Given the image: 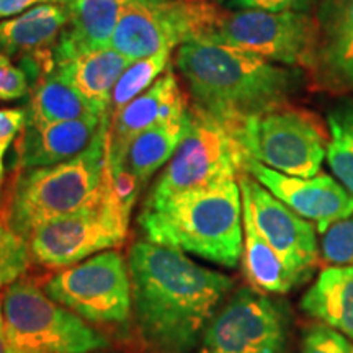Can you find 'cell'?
<instances>
[{
    "label": "cell",
    "instance_id": "obj_1",
    "mask_svg": "<svg viewBox=\"0 0 353 353\" xmlns=\"http://www.w3.org/2000/svg\"><path fill=\"white\" fill-rule=\"evenodd\" d=\"M128 268L136 325L151 353H192L234 286L182 250L149 241L132 244Z\"/></svg>",
    "mask_w": 353,
    "mask_h": 353
},
{
    "label": "cell",
    "instance_id": "obj_2",
    "mask_svg": "<svg viewBox=\"0 0 353 353\" xmlns=\"http://www.w3.org/2000/svg\"><path fill=\"white\" fill-rule=\"evenodd\" d=\"M176 68L193 103L236 132L250 118L286 107L304 83V70L281 65L214 39L185 43Z\"/></svg>",
    "mask_w": 353,
    "mask_h": 353
},
{
    "label": "cell",
    "instance_id": "obj_3",
    "mask_svg": "<svg viewBox=\"0 0 353 353\" xmlns=\"http://www.w3.org/2000/svg\"><path fill=\"white\" fill-rule=\"evenodd\" d=\"M145 241L236 268L244 250L242 192L236 179L179 193L143 208L138 218Z\"/></svg>",
    "mask_w": 353,
    "mask_h": 353
},
{
    "label": "cell",
    "instance_id": "obj_4",
    "mask_svg": "<svg viewBox=\"0 0 353 353\" xmlns=\"http://www.w3.org/2000/svg\"><path fill=\"white\" fill-rule=\"evenodd\" d=\"M110 118L101 120L97 136L85 151L50 167L19 170L3 203L2 221L23 239L46 221L74 213L100 195L107 164Z\"/></svg>",
    "mask_w": 353,
    "mask_h": 353
},
{
    "label": "cell",
    "instance_id": "obj_5",
    "mask_svg": "<svg viewBox=\"0 0 353 353\" xmlns=\"http://www.w3.org/2000/svg\"><path fill=\"white\" fill-rule=\"evenodd\" d=\"M2 314L12 353H92L108 348L105 335L30 278L21 276L3 290Z\"/></svg>",
    "mask_w": 353,
    "mask_h": 353
},
{
    "label": "cell",
    "instance_id": "obj_6",
    "mask_svg": "<svg viewBox=\"0 0 353 353\" xmlns=\"http://www.w3.org/2000/svg\"><path fill=\"white\" fill-rule=\"evenodd\" d=\"M245 161V151L231 128L192 103L187 131L145 198L144 208L187 190L236 179L244 172Z\"/></svg>",
    "mask_w": 353,
    "mask_h": 353
},
{
    "label": "cell",
    "instance_id": "obj_7",
    "mask_svg": "<svg viewBox=\"0 0 353 353\" xmlns=\"http://www.w3.org/2000/svg\"><path fill=\"white\" fill-rule=\"evenodd\" d=\"M223 10L210 0H128L112 48L130 61L211 39Z\"/></svg>",
    "mask_w": 353,
    "mask_h": 353
},
{
    "label": "cell",
    "instance_id": "obj_8",
    "mask_svg": "<svg viewBox=\"0 0 353 353\" xmlns=\"http://www.w3.org/2000/svg\"><path fill=\"white\" fill-rule=\"evenodd\" d=\"M245 156L281 174L316 176L327 156L329 134L312 113L281 107L250 118L236 132Z\"/></svg>",
    "mask_w": 353,
    "mask_h": 353
},
{
    "label": "cell",
    "instance_id": "obj_9",
    "mask_svg": "<svg viewBox=\"0 0 353 353\" xmlns=\"http://www.w3.org/2000/svg\"><path fill=\"white\" fill-rule=\"evenodd\" d=\"M130 218L118 208L101 180L100 195L94 203L46 221L30 234L28 247L34 263L46 268H65L126 239Z\"/></svg>",
    "mask_w": 353,
    "mask_h": 353
},
{
    "label": "cell",
    "instance_id": "obj_10",
    "mask_svg": "<svg viewBox=\"0 0 353 353\" xmlns=\"http://www.w3.org/2000/svg\"><path fill=\"white\" fill-rule=\"evenodd\" d=\"M290 332L288 304L245 286L216 312L198 353H286Z\"/></svg>",
    "mask_w": 353,
    "mask_h": 353
},
{
    "label": "cell",
    "instance_id": "obj_11",
    "mask_svg": "<svg viewBox=\"0 0 353 353\" xmlns=\"http://www.w3.org/2000/svg\"><path fill=\"white\" fill-rule=\"evenodd\" d=\"M43 290L92 324H123L132 311L130 268L117 250H105L65 267Z\"/></svg>",
    "mask_w": 353,
    "mask_h": 353
},
{
    "label": "cell",
    "instance_id": "obj_12",
    "mask_svg": "<svg viewBox=\"0 0 353 353\" xmlns=\"http://www.w3.org/2000/svg\"><path fill=\"white\" fill-rule=\"evenodd\" d=\"M211 39L250 51L272 63L307 69L317 44V25L307 12L244 8L221 13Z\"/></svg>",
    "mask_w": 353,
    "mask_h": 353
},
{
    "label": "cell",
    "instance_id": "obj_13",
    "mask_svg": "<svg viewBox=\"0 0 353 353\" xmlns=\"http://www.w3.org/2000/svg\"><path fill=\"white\" fill-rule=\"evenodd\" d=\"M239 185L242 198L249 203L259 231L290 270L306 283L321 252L316 229L245 172L239 174Z\"/></svg>",
    "mask_w": 353,
    "mask_h": 353
},
{
    "label": "cell",
    "instance_id": "obj_14",
    "mask_svg": "<svg viewBox=\"0 0 353 353\" xmlns=\"http://www.w3.org/2000/svg\"><path fill=\"white\" fill-rule=\"evenodd\" d=\"M244 172L294 213L312 221L317 232L324 234L335 223L353 216V196L337 179L327 174L309 179L286 175L249 157Z\"/></svg>",
    "mask_w": 353,
    "mask_h": 353
},
{
    "label": "cell",
    "instance_id": "obj_15",
    "mask_svg": "<svg viewBox=\"0 0 353 353\" xmlns=\"http://www.w3.org/2000/svg\"><path fill=\"white\" fill-rule=\"evenodd\" d=\"M69 23V7L41 3L20 15L0 21V52L19 57L33 82L56 69L52 59L57 39Z\"/></svg>",
    "mask_w": 353,
    "mask_h": 353
},
{
    "label": "cell",
    "instance_id": "obj_16",
    "mask_svg": "<svg viewBox=\"0 0 353 353\" xmlns=\"http://www.w3.org/2000/svg\"><path fill=\"white\" fill-rule=\"evenodd\" d=\"M188 100L176 81L174 69H167L148 90L130 101L125 108L110 118L107 154L113 161L125 157L128 144L139 132L161 123L183 118L188 112Z\"/></svg>",
    "mask_w": 353,
    "mask_h": 353
},
{
    "label": "cell",
    "instance_id": "obj_17",
    "mask_svg": "<svg viewBox=\"0 0 353 353\" xmlns=\"http://www.w3.org/2000/svg\"><path fill=\"white\" fill-rule=\"evenodd\" d=\"M105 117L57 123H25L17 143V169L50 167L79 156L92 144Z\"/></svg>",
    "mask_w": 353,
    "mask_h": 353
},
{
    "label": "cell",
    "instance_id": "obj_18",
    "mask_svg": "<svg viewBox=\"0 0 353 353\" xmlns=\"http://www.w3.org/2000/svg\"><path fill=\"white\" fill-rule=\"evenodd\" d=\"M128 0H72L69 23L57 39L52 59L63 65L85 52L112 46L121 13Z\"/></svg>",
    "mask_w": 353,
    "mask_h": 353
},
{
    "label": "cell",
    "instance_id": "obj_19",
    "mask_svg": "<svg viewBox=\"0 0 353 353\" xmlns=\"http://www.w3.org/2000/svg\"><path fill=\"white\" fill-rule=\"evenodd\" d=\"M301 309L353 341V265L324 268L303 294Z\"/></svg>",
    "mask_w": 353,
    "mask_h": 353
},
{
    "label": "cell",
    "instance_id": "obj_20",
    "mask_svg": "<svg viewBox=\"0 0 353 353\" xmlns=\"http://www.w3.org/2000/svg\"><path fill=\"white\" fill-rule=\"evenodd\" d=\"M244 224V270L252 288L267 294H286L304 281L288 268L268 241L259 231L249 203L242 198Z\"/></svg>",
    "mask_w": 353,
    "mask_h": 353
},
{
    "label": "cell",
    "instance_id": "obj_21",
    "mask_svg": "<svg viewBox=\"0 0 353 353\" xmlns=\"http://www.w3.org/2000/svg\"><path fill=\"white\" fill-rule=\"evenodd\" d=\"M131 63L126 56L110 46L85 52L57 68L97 113L108 114L113 88Z\"/></svg>",
    "mask_w": 353,
    "mask_h": 353
},
{
    "label": "cell",
    "instance_id": "obj_22",
    "mask_svg": "<svg viewBox=\"0 0 353 353\" xmlns=\"http://www.w3.org/2000/svg\"><path fill=\"white\" fill-rule=\"evenodd\" d=\"M26 110V123H57L105 117L97 113L59 68L44 74L32 87Z\"/></svg>",
    "mask_w": 353,
    "mask_h": 353
},
{
    "label": "cell",
    "instance_id": "obj_23",
    "mask_svg": "<svg viewBox=\"0 0 353 353\" xmlns=\"http://www.w3.org/2000/svg\"><path fill=\"white\" fill-rule=\"evenodd\" d=\"M187 123L188 112L179 120L161 123L139 132L128 144L123 164L144 185L174 156L187 131Z\"/></svg>",
    "mask_w": 353,
    "mask_h": 353
},
{
    "label": "cell",
    "instance_id": "obj_24",
    "mask_svg": "<svg viewBox=\"0 0 353 353\" xmlns=\"http://www.w3.org/2000/svg\"><path fill=\"white\" fill-rule=\"evenodd\" d=\"M306 70L319 90L332 95H352L353 32L317 43Z\"/></svg>",
    "mask_w": 353,
    "mask_h": 353
},
{
    "label": "cell",
    "instance_id": "obj_25",
    "mask_svg": "<svg viewBox=\"0 0 353 353\" xmlns=\"http://www.w3.org/2000/svg\"><path fill=\"white\" fill-rule=\"evenodd\" d=\"M329 144L327 164L350 195L353 196V99H347L327 114Z\"/></svg>",
    "mask_w": 353,
    "mask_h": 353
},
{
    "label": "cell",
    "instance_id": "obj_26",
    "mask_svg": "<svg viewBox=\"0 0 353 353\" xmlns=\"http://www.w3.org/2000/svg\"><path fill=\"white\" fill-rule=\"evenodd\" d=\"M170 54L172 51H161L154 56L144 57V59L132 61L128 65L113 88L108 108V118H113L130 101L148 90L162 76V72L165 69H169Z\"/></svg>",
    "mask_w": 353,
    "mask_h": 353
},
{
    "label": "cell",
    "instance_id": "obj_27",
    "mask_svg": "<svg viewBox=\"0 0 353 353\" xmlns=\"http://www.w3.org/2000/svg\"><path fill=\"white\" fill-rule=\"evenodd\" d=\"M28 242L0 221V294L25 275L32 263Z\"/></svg>",
    "mask_w": 353,
    "mask_h": 353
},
{
    "label": "cell",
    "instance_id": "obj_28",
    "mask_svg": "<svg viewBox=\"0 0 353 353\" xmlns=\"http://www.w3.org/2000/svg\"><path fill=\"white\" fill-rule=\"evenodd\" d=\"M317 43L353 32V0H322L316 10Z\"/></svg>",
    "mask_w": 353,
    "mask_h": 353
},
{
    "label": "cell",
    "instance_id": "obj_29",
    "mask_svg": "<svg viewBox=\"0 0 353 353\" xmlns=\"http://www.w3.org/2000/svg\"><path fill=\"white\" fill-rule=\"evenodd\" d=\"M321 254L332 265H353V216L322 234Z\"/></svg>",
    "mask_w": 353,
    "mask_h": 353
},
{
    "label": "cell",
    "instance_id": "obj_30",
    "mask_svg": "<svg viewBox=\"0 0 353 353\" xmlns=\"http://www.w3.org/2000/svg\"><path fill=\"white\" fill-rule=\"evenodd\" d=\"M299 353H353V342L343 334L319 322L306 330Z\"/></svg>",
    "mask_w": 353,
    "mask_h": 353
},
{
    "label": "cell",
    "instance_id": "obj_31",
    "mask_svg": "<svg viewBox=\"0 0 353 353\" xmlns=\"http://www.w3.org/2000/svg\"><path fill=\"white\" fill-rule=\"evenodd\" d=\"M26 123V110L20 108H2L0 110V221L3 210V180H6V156L10 145L15 143L23 131Z\"/></svg>",
    "mask_w": 353,
    "mask_h": 353
},
{
    "label": "cell",
    "instance_id": "obj_32",
    "mask_svg": "<svg viewBox=\"0 0 353 353\" xmlns=\"http://www.w3.org/2000/svg\"><path fill=\"white\" fill-rule=\"evenodd\" d=\"M32 79L26 70L12 59L0 52V101H15L30 95L32 92Z\"/></svg>",
    "mask_w": 353,
    "mask_h": 353
},
{
    "label": "cell",
    "instance_id": "obj_33",
    "mask_svg": "<svg viewBox=\"0 0 353 353\" xmlns=\"http://www.w3.org/2000/svg\"><path fill=\"white\" fill-rule=\"evenodd\" d=\"M322 0H228V8L244 10V8H255V10L267 12H311L312 7H317Z\"/></svg>",
    "mask_w": 353,
    "mask_h": 353
},
{
    "label": "cell",
    "instance_id": "obj_34",
    "mask_svg": "<svg viewBox=\"0 0 353 353\" xmlns=\"http://www.w3.org/2000/svg\"><path fill=\"white\" fill-rule=\"evenodd\" d=\"M72 0H0V21L20 15L41 3H63L69 6Z\"/></svg>",
    "mask_w": 353,
    "mask_h": 353
},
{
    "label": "cell",
    "instance_id": "obj_35",
    "mask_svg": "<svg viewBox=\"0 0 353 353\" xmlns=\"http://www.w3.org/2000/svg\"><path fill=\"white\" fill-rule=\"evenodd\" d=\"M0 353H12L10 343H8L6 332V322H3L2 314V294H0Z\"/></svg>",
    "mask_w": 353,
    "mask_h": 353
},
{
    "label": "cell",
    "instance_id": "obj_36",
    "mask_svg": "<svg viewBox=\"0 0 353 353\" xmlns=\"http://www.w3.org/2000/svg\"><path fill=\"white\" fill-rule=\"evenodd\" d=\"M213 2H216V3H224V2H228V0H213Z\"/></svg>",
    "mask_w": 353,
    "mask_h": 353
}]
</instances>
